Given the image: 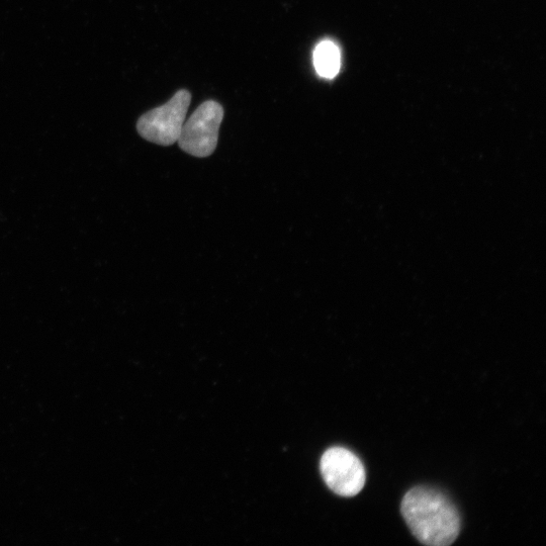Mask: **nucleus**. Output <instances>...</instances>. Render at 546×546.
<instances>
[{"label":"nucleus","instance_id":"obj_1","mask_svg":"<svg viewBox=\"0 0 546 546\" xmlns=\"http://www.w3.org/2000/svg\"><path fill=\"white\" fill-rule=\"evenodd\" d=\"M401 511L411 532L423 544L450 545L460 534L461 516L457 507L435 489H411L402 501Z\"/></svg>","mask_w":546,"mask_h":546},{"label":"nucleus","instance_id":"obj_2","mask_svg":"<svg viewBox=\"0 0 546 546\" xmlns=\"http://www.w3.org/2000/svg\"><path fill=\"white\" fill-rule=\"evenodd\" d=\"M191 102L192 94L189 90H178L165 105L151 110L139 119L138 133L154 144L173 145L179 139Z\"/></svg>","mask_w":546,"mask_h":546},{"label":"nucleus","instance_id":"obj_3","mask_svg":"<svg viewBox=\"0 0 546 546\" xmlns=\"http://www.w3.org/2000/svg\"><path fill=\"white\" fill-rule=\"evenodd\" d=\"M224 119L223 107L208 101L202 104L182 127L179 147L192 156H211L218 145L219 130Z\"/></svg>","mask_w":546,"mask_h":546},{"label":"nucleus","instance_id":"obj_4","mask_svg":"<svg viewBox=\"0 0 546 546\" xmlns=\"http://www.w3.org/2000/svg\"><path fill=\"white\" fill-rule=\"evenodd\" d=\"M320 469L326 485L341 497L356 496L366 485V469L356 455L346 448L328 449L323 454Z\"/></svg>","mask_w":546,"mask_h":546},{"label":"nucleus","instance_id":"obj_5","mask_svg":"<svg viewBox=\"0 0 546 546\" xmlns=\"http://www.w3.org/2000/svg\"><path fill=\"white\" fill-rule=\"evenodd\" d=\"M314 65L320 76L335 77L341 66V55L337 45L331 41L320 43L314 52Z\"/></svg>","mask_w":546,"mask_h":546}]
</instances>
